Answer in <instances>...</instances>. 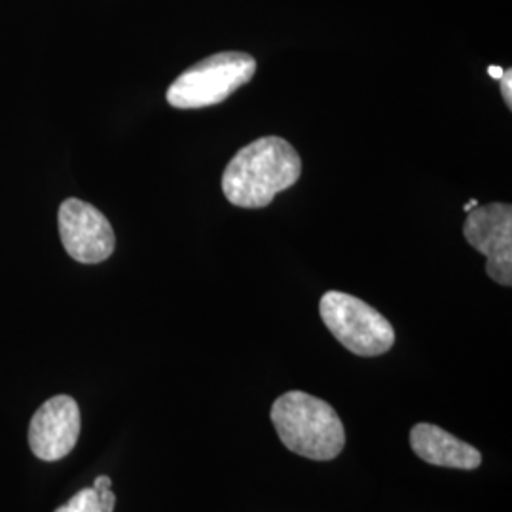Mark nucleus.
Returning <instances> with one entry per match:
<instances>
[{
  "label": "nucleus",
  "mask_w": 512,
  "mask_h": 512,
  "mask_svg": "<svg viewBox=\"0 0 512 512\" xmlns=\"http://www.w3.org/2000/svg\"><path fill=\"white\" fill-rule=\"evenodd\" d=\"M302 175V160L293 145L281 137H262L241 148L226 165L222 192L243 209H260L291 188Z\"/></svg>",
  "instance_id": "f257e3e1"
},
{
  "label": "nucleus",
  "mask_w": 512,
  "mask_h": 512,
  "mask_svg": "<svg viewBox=\"0 0 512 512\" xmlns=\"http://www.w3.org/2000/svg\"><path fill=\"white\" fill-rule=\"evenodd\" d=\"M272 423L281 442L302 458L330 461L346 446L344 423L336 410L304 391H289L272 406Z\"/></svg>",
  "instance_id": "f03ea898"
},
{
  "label": "nucleus",
  "mask_w": 512,
  "mask_h": 512,
  "mask_svg": "<svg viewBox=\"0 0 512 512\" xmlns=\"http://www.w3.org/2000/svg\"><path fill=\"white\" fill-rule=\"evenodd\" d=\"M256 73L255 57L243 52L211 55L186 69L167 90V103L175 109H205L226 101L251 82Z\"/></svg>",
  "instance_id": "7ed1b4c3"
},
{
  "label": "nucleus",
  "mask_w": 512,
  "mask_h": 512,
  "mask_svg": "<svg viewBox=\"0 0 512 512\" xmlns=\"http://www.w3.org/2000/svg\"><path fill=\"white\" fill-rule=\"evenodd\" d=\"M319 313L332 336L359 357L384 355L395 344L391 323L357 296L329 291L319 302Z\"/></svg>",
  "instance_id": "20e7f679"
},
{
  "label": "nucleus",
  "mask_w": 512,
  "mask_h": 512,
  "mask_svg": "<svg viewBox=\"0 0 512 512\" xmlns=\"http://www.w3.org/2000/svg\"><path fill=\"white\" fill-rule=\"evenodd\" d=\"M465 239L486 256V274L503 287L512 285V207L509 203L478 205L469 211Z\"/></svg>",
  "instance_id": "39448f33"
},
{
  "label": "nucleus",
  "mask_w": 512,
  "mask_h": 512,
  "mask_svg": "<svg viewBox=\"0 0 512 512\" xmlns=\"http://www.w3.org/2000/svg\"><path fill=\"white\" fill-rule=\"evenodd\" d=\"M57 219L63 247L76 262L99 264L114 253V230L97 207L69 198L61 203Z\"/></svg>",
  "instance_id": "423d86ee"
},
{
  "label": "nucleus",
  "mask_w": 512,
  "mask_h": 512,
  "mask_svg": "<svg viewBox=\"0 0 512 512\" xmlns=\"http://www.w3.org/2000/svg\"><path fill=\"white\" fill-rule=\"evenodd\" d=\"M80 406L71 395H55L40 404L29 421V446L42 461L67 458L80 437Z\"/></svg>",
  "instance_id": "0eeeda50"
},
{
  "label": "nucleus",
  "mask_w": 512,
  "mask_h": 512,
  "mask_svg": "<svg viewBox=\"0 0 512 512\" xmlns=\"http://www.w3.org/2000/svg\"><path fill=\"white\" fill-rule=\"evenodd\" d=\"M410 446L418 458L437 467L473 471L482 463V456L475 446L456 439L433 423L414 425L410 431Z\"/></svg>",
  "instance_id": "6e6552de"
},
{
  "label": "nucleus",
  "mask_w": 512,
  "mask_h": 512,
  "mask_svg": "<svg viewBox=\"0 0 512 512\" xmlns=\"http://www.w3.org/2000/svg\"><path fill=\"white\" fill-rule=\"evenodd\" d=\"M116 495L110 488H82L54 512H114Z\"/></svg>",
  "instance_id": "1a4fd4ad"
},
{
  "label": "nucleus",
  "mask_w": 512,
  "mask_h": 512,
  "mask_svg": "<svg viewBox=\"0 0 512 512\" xmlns=\"http://www.w3.org/2000/svg\"><path fill=\"white\" fill-rule=\"evenodd\" d=\"M501 93H503V99H505V103H507V107L512 109V71L511 69H507L505 74L501 76Z\"/></svg>",
  "instance_id": "9d476101"
},
{
  "label": "nucleus",
  "mask_w": 512,
  "mask_h": 512,
  "mask_svg": "<svg viewBox=\"0 0 512 512\" xmlns=\"http://www.w3.org/2000/svg\"><path fill=\"white\" fill-rule=\"evenodd\" d=\"M488 74H490L492 78H497V80H501V76L505 74V69H501V67H495V65H492V67H488Z\"/></svg>",
  "instance_id": "9b49d317"
},
{
  "label": "nucleus",
  "mask_w": 512,
  "mask_h": 512,
  "mask_svg": "<svg viewBox=\"0 0 512 512\" xmlns=\"http://www.w3.org/2000/svg\"><path fill=\"white\" fill-rule=\"evenodd\" d=\"M475 207H478V202H476V200H469L463 209H465V213H469V211H473Z\"/></svg>",
  "instance_id": "f8f14e48"
}]
</instances>
